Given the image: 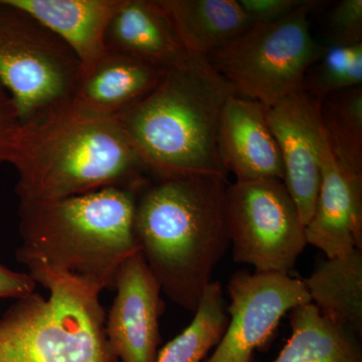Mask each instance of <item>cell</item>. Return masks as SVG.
Returning a JSON list of instances; mask_svg holds the SVG:
<instances>
[{
	"instance_id": "8992f818",
	"label": "cell",
	"mask_w": 362,
	"mask_h": 362,
	"mask_svg": "<svg viewBox=\"0 0 362 362\" xmlns=\"http://www.w3.org/2000/svg\"><path fill=\"white\" fill-rule=\"evenodd\" d=\"M321 4L304 0L282 20L255 23L209 54L207 61L233 94L267 108L278 104L302 90L307 71L325 52L326 45L312 35L309 21Z\"/></svg>"
},
{
	"instance_id": "3957f363",
	"label": "cell",
	"mask_w": 362,
	"mask_h": 362,
	"mask_svg": "<svg viewBox=\"0 0 362 362\" xmlns=\"http://www.w3.org/2000/svg\"><path fill=\"white\" fill-rule=\"evenodd\" d=\"M9 163L20 202L57 201L106 187L139 192L148 173L118 119L69 105L21 127Z\"/></svg>"
},
{
	"instance_id": "e0dca14e",
	"label": "cell",
	"mask_w": 362,
	"mask_h": 362,
	"mask_svg": "<svg viewBox=\"0 0 362 362\" xmlns=\"http://www.w3.org/2000/svg\"><path fill=\"white\" fill-rule=\"evenodd\" d=\"M158 1L181 44L194 56L206 58L254 25L239 0Z\"/></svg>"
},
{
	"instance_id": "7402d4cb",
	"label": "cell",
	"mask_w": 362,
	"mask_h": 362,
	"mask_svg": "<svg viewBox=\"0 0 362 362\" xmlns=\"http://www.w3.org/2000/svg\"><path fill=\"white\" fill-rule=\"evenodd\" d=\"M362 86V42L326 47L305 76L302 90L316 101Z\"/></svg>"
},
{
	"instance_id": "5bb4252c",
	"label": "cell",
	"mask_w": 362,
	"mask_h": 362,
	"mask_svg": "<svg viewBox=\"0 0 362 362\" xmlns=\"http://www.w3.org/2000/svg\"><path fill=\"white\" fill-rule=\"evenodd\" d=\"M166 71L108 52L92 70L81 75L71 105L93 115L117 118L153 92Z\"/></svg>"
},
{
	"instance_id": "ac0fdd59",
	"label": "cell",
	"mask_w": 362,
	"mask_h": 362,
	"mask_svg": "<svg viewBox=\"0 0 362 362\" xmlns=\"http://www.w3.org/2000/svg\"><path fill=\"white\" fill-rule=\"evenodd\" d=\"M303 283L326 319L361 339L362 250L324 259Z\"/></svg>"
},
{
	"instance_id": "6da1fadb",
	"label": "cell",
	"mask_w": 362,
	"mask_h": 362,
	"mask_svg": "<svg viewBox=\"0 0 362 362\" xmlns=\"http://www.w3.org/2000/svg\"><path fill=\"white\" fill-rule=\"evenodd\" d=\"M137 194L106 187L57 201L20 202L16 258L33 278L52 275L99 293L112 289L124 262L140 252Z\"/></svg>"
},
{
	"instance_id": "9c48e42d",
	"label": "cell",
	"mask_w": 362,
	"mask_h": 362,
	"mask_svg": "<svg viewBox=\"0 0 362 362\" xmlns=\"http://www.w3.org/2000/svg\"><path fill=\"white\" fill-rule=\"evenodd\" d=\"M228 325L204 362H252L283 316L311 302L303 280L288 274L237 272L228 281Z\"/></svg>"
},
{
	"instance_id": "7a4b0ae2",
	"label": "cell",
	"mask_w": 362,
	"mask_h": 362,
	"mask_svg": "<svg viewBox=\"0 0 362 362\" xmlns=\"http://www.w3.org/2000/svg\"><path fill=\"white\" fill-rule=\"evenodd\" d=\"M226 178L156 180L136 197L134 233L139 251L164 293L197 311L214 267L230 247Z\"/></svg>"
},
{
	"instance_id": "4fadbf2b",
	"label": "cell",
	"mask_w": 362,
	"mask_h": 362,
	"mask_svg": "<svg viewBox=\"0 0 362 362\" xmlns=\"http://www.w3.org/2000/svg\"><path fill=\"white\" fill-rule=\"evenodd\" d=\"M218 156L226 173L235 181L284 180V165L278 143L259 102L232 95L221 112Z\"/></svg>"
},
{
	"instance_id": "cb8c5ba5",
	"label": "cell",
	"mask_w": 362,
	"mask_h": 362,
	"mask_svg": "<svg viewBox=\"0 0 362 362\" xmlns=\"http://www.w3.org/2000/svg\"><path fill=\"white\" fill-rule=\"evenodd\" d=\"M21 127L23 123L13 100L0 84V162L11 161Z\"/></svg>"
},
{
	"instance_id": "44dd1931",
	"label": "cell",
	"mask_w": 362,
	"mask_h": 362,
	"mask_svg": "<svg viewBox=\"0 0 362 362\" xmlns=\"http://www.w3.org/2000/svg\"><path fill=\"white\" fill-rule=\"evenodd\" d=\"M320 118L338 158L362 176V86L325 98Z\"/></svg>"
},
{
	"instance_id": "9a60e30c",
	"label": "cell",
	"mask_w": 362,
	"mask_h": 362,
	"mask_svg": "<svg viewBox=\"0 0 362 362\" xmlns=\"http://www.w3.org/2000/svg\"><path fill=\"white\" fill-rule=\"evenodd\" d=\"M109 52L169 71L192 58L158 0H124L106 33Z\"/></svg>"
},
{
	"instance_id": "ffe728a7",
	"label": "cell",
	"mask_w": 362,
	"mask_h": 362,
	"mask_svg": "<svg viewBox=\"0 0 362 362\" xmlns=\"http://www.w3.org/2000/svg\"><path fill=\"white\" fill-rule=\"evenodd\" d=\"M228 317L218 282L207 286L194 320L157 354L156 362H202L220 342Z\"/></svg>"
},
{
	"instance_id": "277c9868",
	"label": "cell",
	"mask_w": 362,
	"mask_h": 362,
	"mask_svg": "<svg viewBox=\"0 0 362 362\" xmlns=\"http://www.w3.org/2000/svg\"><path fill=\"white\" fill-rule=\"evenodd\" d=\"M232 95L206 58L192 56L166 71L153 92L117 119L154 180L226 178L218 135Z\"/></svg>"
},
{
	"instance_id": "ba28073f",
	"label": "cell",
	"mask_w": 362,
	"mask_h": 362,
	"mask_svg": "<svg viewBox=\"0 0 362 362\" xmlns=\"http://www.w3.org/2000/svg\"><path fill=\"white\" fill-rule=\"evenodd\" d=\"M225 206L233 261L259 273L289 275L307 240L284 182L235 181L226 187Z\"/></svg>"
},
{
	"instance_id": "d4e9b609",
	"label": "cell",
	"mask_w": 362,
	"mask_h": 362,
	"mask_svg": "<svg viewBox=\"0 0 362 362\" xmlns=\"http://www.w3.org/2000/svg\"><path fill=\"white\" fill-rule=\"evenodd\" d=\"M304 0H239L245 13L252 23H271L286 18L298 8Z\"/></svg>"
},
{
	"instance_id": "30bf717a",
	"label": "cell",
	"mask_w": 362,
	"mask_h": 362,
	"mask_svg": "<svg viewBox=\"0 0 362 362\" xmlns=\"http://www.w3.org/2000/svg\"><path fill=\"white\" fill-rule=\"evenodd\" d=\"M320 102L300 90L274 106L266 117L284 165V182L306 226L313 216L321 183L323 126Z\"/></svg>"
},
{
	"instance_id": "7c38bea8",
	"label": "cell",
	"mask_w": 362,
	"mask_h": 362,
	"mask_svg": "<svg viewBox=\"0 0 362 362\" xmlns=\"http://www.w3.org/2000/svg\"><path fill=\"white\" fill-rule=\"evenodd\" d=\"M305 235L307 244L322 251L326 258L362 250V176L338 158L325 131L320 188Z\"/></svg>"
},
{
	"instance_id": "2e32d148",
	"label": "cell",
	"mask_w": 362,
	"mask_h": 362,
	"mask_svg": "<svg viewBox=\"0 0 362 362\" xmlns=\"http://www.w3.org/2000/svg\"><path fill=\"white\" fill-rule=\"evenodd\" d=\"M35 16L74 52L82 74L108 54L106 33L124 0H9ZM81 74V75H82Z\"/></svg>"
},
{
	"instance_id": "8fae6325",
	"label": "cell",
	"mask_w": 362,
	"mask_h": 362,
	"mask_svg": "<svg viewBox=\"0 0 362 362\" xmlns=\"http://www.w3.org/2000/svg\"><path fill=\"white\" fill-rule=\"evenodd\" d=\"M114 299L106 317V334L119 362H156L159 319L164 311L160 285L140 252L117 274Z\"/></svg>"
},
{
	"instance_id": "484cf974",
	"label": "cell",
	"mask_w": 362,
	"mask_h": 362,
	"mask_svg": "<svg viewBox=\"0 0 362 362\" xmlns=\"http://www.w3.org/2000/svg\"><path fill=\"white\" fill-rule=\"evenodd\" d=\"M37 285L30 274L11 270L0 264V298L23 299L35 293Z\"/></svg>"
},
{
	"instance_id": "d6986e66",
	"label": "cell",
	"mask_w": 362,
	"mask_h": 362,
	"mask_svg": "<svg viewBox=\"0 0 362 362\" xmlns=\"http://www.w3.org/2000/svg\"><path fill=\"white\" fill-rule=\"evenodd\" d=\"M291 337L273 362H362L358 338L326 319L315 305L290 312Z\"/></svg>"
},
{
	"instance_id": "603a6c76",
	"label": "cell",
	"mask_w": 362,
	"mask_h": 362,
	"mask_svg": "<svg viewBox=\"0 0 362 362\" xmlns=\"http://www.w3.org/2000/svg\"><path fill=\"white\" fill-rule=\"evenodd\" d=\"M328 45H351L362 42V0H342L328 16Z\"/></svg>"
},
{
	"instance_id": "5b68a950",
	"label": "cell",
	"mask_w": 362,
	"mask_h": 362,
	"mask_svg": "<svg viewBox=\"0 0 362 362\" xmlns=\"http://www.w3.org/2000/svg\"><path fill=\"white\" fill-rule=\"evenodd\" d=\"M33 279L49 296L33 293L0 318V362H119L101 293L56 276Z\"/></svg>"
},
{
	"instance_id": "52a82bcc",
	"label": "cell",
	"mask_w": 362,
	"mask_h": 362,
	"mask_svg": "<svg viewBox=\"0 0 362 362\" xmlns=\"http://www.w3.org/2000/svg\"><path fill=\"white\" fill-rule=\"evenodd\" d=\"M81 74L80 62L61 37L28 11L0 0V84L23 125L71 105Z\"/></svg>"
}]
</instances>
